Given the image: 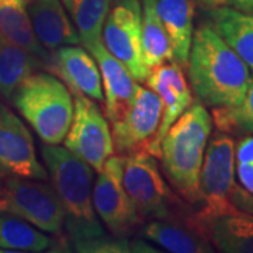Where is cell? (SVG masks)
Wrapping results in <instances>:
<instances>
[{"label": "cell", "mask_w": 253, "mask_h": 253, "mask_svg": "<svg viewBox=\"0 0 253 253\" xmlns=\"http://www.w3.org/2000/svg\"><path fill=\"white\" fill-rule=\"evenodd\" d=\"M63 144L97 172L113 155L114 142L110 124L93 99L75 94L72 124Z\"/></svg>", "instance_id": "cell-9"}, {"label": "cell", "mask_w": 253, "mask_h": 253, "mask_svg": "<svg viewBox=\"0 0 253 253\" xmlns=\"http://www.w3.org/2000/svg\"><path fill=\"white\" fill-rule=\"evenodd\" d=\"M236 173L245 190L253 194V136L242 139L235 149Z\"/></svg>", "instance_id": "cell-27"}, {"label": "cell", "mask_w": 253, "mask_h": 253, "mask_svg": "<svg viewBox=\"0 0 253 253\" xmlns=\"http://www.w3.org/2000/svg\"><path fill=\"white\" fill-rule=\"evenodd\" d=\"M14 106L45 144H62L73 118L71 90L49 73L30 75L13 94Z\"/></svg>", "instance_id": "cell-4"}, {"label": "cell", "mask_w": 253, "mask_h": 253, "mask_svg": "<svg viewBox=\"0 0 253 253\" xmlns=\"http://www.w3.org/2000/svg\"><path fill=\"white\" fill-rule=\"evenodd\" d=\"M81 37V44L103 38V27L110 11L111 0H62Z\"/></svg>", "instance_id": "cell-25"}, {"label": "cell", "mask_w": 253, "mask_h": 253, "mask_svg": "<svg viewBox=\"0 0 253 253\" xmlns=\"http://www.w3.org/2000/svg\"><path fill=\"white\" fill-rule=\"evenodd\" d=\"M1 40H4V38H3V37H1V34H0V41H1Z\"/></svg>", "instance_id": "cell-33"}, {"label": "cell", "mask_w": 253, "mask_h": 253, "mask_svg": "<svg viewBox=\"0 0 253 253\" xmlns=\"http://www.w3.org/2000/svg\"><path fill=\"white\" fill-rule=\"evenodd\" d=\"M142 54L148 72L162 63L174 61L170 41L155 9V0H144Z\"/></svg>", "instance_id": "cell-24"}, {"label": "cell", "mask_w": 253, "mask_h": 253, "mask_svg": "<svg viewBox=\"0 0 253 253\" xmlns=\"http://www.w3.org/2000/svg\"><path fill=\"white\" fill-rule=\"evenodd\" d=\"M41 154L61 200L65 226L73 246L106 235L93 206V168L66 146L45 144Z\"/></svg>", "instance_id": "cell-2"}, {"label": "cell", "mask_w": 253, "mask_h": 253, "mask_svg": "<svg viewBox=\"0 0 253 253\" xmlns=\"http://www.w3.org/2000/svg\"><path fill=\"white\" fill-rule=\"evenodd\" d=\"M51 239L21 218L0 212V252H44Z\"/></svg>", "instance_id": "cell-23"}, {"label": "cell", "mask_w": 253, "mask_h": 253, "mask_svg": "<svg viewBox=\"0 0 253 253\" xmlns=\"http://www.w3.org/2000/svg\"><path fill=\"white\" fill-rule=\"evenodd\" d=\"M84 48L99 63L100 75L104 83V110L113 124L124 116L135 99L138 84L126 68L106 48L103 38L86 44Z\"/></svg>", "instance_id": "cell-14"}, {"label": "cell", "mask_w": 253, "mask_h": 253, "mask_svg": "<svg viewBox=\"0 0 253 253\" xmlns=\"http://www.w3.org/2000/svg\"><path fill=\"white\" fill-rule=\"evenodd\" d=\"M142 235L156 245L174 253L212 252L206 236L190 225H180L166 219H154L144 226Z\"/></svg>", "instance_id": "cell-21"}, {"label": "cell", "mask_w": 253, "mask_h": 253, "mask_svg": "<svg viewBox=\"0 0 253 253\" xmlns=\"http://www.w3.org/2000/svg\"><path fill=\"white\" fill-rule=\"evenodd\" d=\"M194 1H197L203 7H207V9H215L226 3V0H194Z\"/></svg>", "instance_id": "cell-31"}, {"label": "cell", "mask_w": 253, "mask_h": 253, "mask_svg": "<svg viewBox=\"0 0 253 253\" xmlns=\"http://www.w3.org/2000/svg\"><path fill=\"white\" fill-rule=\"evenodd\" d=\"M27 7L34 34L45 49L81 44L79 33L59 0H30Z\"/></svg>", "instance_id": "cell-16"}, {"label": "cell", "mask_w": 253, "mask_h": 253, "mask_svg": "<svg viewBox=\"0 0 253 253\" xmlns=\"http://www.w3.org/2000/svg\"><path fill=\"white\" fill-rule=\"evenodd\" d=\"M41 63L36 55L24 48L10 42L0 41V93L4 97H13L20 84L33 75L34 69Z\"/></svg>", "instance_id": "cell-22"}, {"label": "cell", "mask_w": 253, "mask_h": 253, "mask_svg": "<svg viewBox=\"0 0 253 253\" xmlns=\"http://www.w3.org/2000/svg\"><path fill=\"white\" fill-rule=\"evenodd\" d=\"M212 118L200 101L191 104L168 129L161 144L163 170L183 199L199 203L200 172Z\"/></svg>", "instance_id": "cell-3"}, {"label": "cell", "mask_w": 253, "mask_h": 253, "mask_svg": "<svg viewBox=\"0 0 253 253\" xmlns=\"http://www.w3.org/2000/svg\"><path fill=\"white\" fill-rule=\"evenodd\" d=\"M103 42L135 82L146 79L149 72L142 54V10L139 0H116L103 27Z\"/></svg>", "instance_id": "cell-8"}, {"label": "cell", "mask_w": 253, "mask_h": 253, "mask_svg": "<svg viewBox=\"0 0 253 253\" xmlns=\"http://www.w3.org/2000/svg\"><path fill=\"white\" fill-rule=\"evenodd\" d=\"M124 156H110L93 187V206L113 235L126 236L142 222L123 184Z\"/></svg>", "instance_id": "cell-10"}, {"label": "cell", "mask_w": 253, "mask_h": 253, "mask_svg": "<svg viewBox=\"0 0 253 253\" xmlns=\"http://www.w3.org/2000/svg\"><path fill=\"white\" fill-rule=\"evenodd\" d=\"M210 16L214 30L253 71V13L219 6Z\"/></svg>", "instance_id": "cell-19"}, {"label": "cell", "mask_w": 253, "mask_h": 253, "mask_svg": "<svg viewBox=\"0 0 253 253\" xmlns=\"http://www.w3.org/2000/svg\"><path fill=\"white\" fill-rule=\"evenodd\" d=\"M123 184L142 218L172 217L176 197L163 179L154 155L139 149L124 156Z\"/></svg>", "instance_id": "cell-7"}, {"label": "cell", "mask_w": 253, "mask_h": 253, "mask_svg": "<svg viewBox=\"0 0 253 253\" xmlns=\"http://www.w3.org/2000/svg\"><path fill=\"white\" fill-rule=\"evenodd\" d=\"M186 68L193 91L210 107L239 104L252 82L249 66L207 24L194 31Z\"/></svg>", "instance_id": "cell-1"}, {"label": "cell", "mask_w": 253, "mask_h": 253, "mask_svg": "<svg viewBox=\"0 0 253 253\" xmlns=\"http://www.w3.org/2000/svg\"><path fill=\"white\" fill-rule=\"evenodd\" d=\"M155 9L170 41L174 62L186 68L194 36V0H155Z\"/></svg>", "instance_id": "cell-17"}, {"label": "cell", "mask_w": 253, "mask_h": 253, "mask_svg": "<svg viewBox=\"0 0 253 253\" xmlns=\"http://www.w3.org/2000/svg\"><path fill=\"white\" fill-rule=\"evenodd\" d=\"M27 0H0V34L4 40L48 62V49L37 40L28 14Z\"/></svg>", "instance_id": "cell-18"}, {"label": "cell", "mask_w": 253, "mask_h": 253, "mask_svg": "<svg viewBox=\"0 0 253 253\" xmlns=\"http://www.w3.org/2000/svg\"><path fill=\"white\" fill-rule=\"evenodd\" d=\"M208 241L226 253H253V215L246 212L222 215L204 226Z\"/></svg>", "instance_id": "cell-20"}, {"label": "cell", "mask_w": 253, "mask_h": 253, "mask_svg": "<svg viewBox=\"0 0 253 253\" xmlns=\"http://www.w3.org/2000/svg\"><path fill=\"white\" fill-rule=\"evenodd\" d=\"M212 120L219 131L253 134V78L242 101L231 107H214Z\"/></svg>", "instance_id": "cell-26"}, {"label": "cell", "mask_w": 253, "mask_h": 253, "mask_svg": "<svg viewBox=\"0 0 253 253\" xmlns=\"http://www.w3.org/2000/svg\"><path fill=\"white\" fill-rule=\"evenodd\" d=\"M48 66L62 78L73 94H83L97 101H104L99 65L86 49L76 45L61 46L49 56Z\"/></svg>", "instance_id": "cell-15"}, {"label": "cell", "mask_w": 253, "mask_h": 253, "mask_svg": "<svg viewBox=\"0 0 253 253\" xmlns=\"http://www.w3.org/2000/svg\"><path fill=\"white\" fill-rule=\"evenodd\" d=\"M3 186V174H1V170H0V189Z\"/></svg>", "instance_id": "cell-32"}, {"label": "cell", "mask_w": 253, "mask_h": 253, "mask_svg": "<svg viewBox=\"0 0 253 253\" xmlns=\"http://www.w3.org/2000/svg\"><path fill=\"white\" fill-rule=\"evenodd\" d=\"M76 252L84 253H124L131 252V244L126 239V236L106 235L97 238L94 241H89L84 244L75 246Z\"/></svg>", "instance_id": "cell-28"}, {"label": "cell", "mask_w": 253, "mask_h": 253, "mask_svg": "<svg viewBox=\"0 0 253 253\" xmlns=\"http://www.w3.org/2000/svg\"><path fill=\"white\" fill-rule=\"evenodd\" d=\"M231 201L239 211L253 215V194L249 193L248 190L235 184L232 193H231Z\"/></svg>", "instance_id": "cell-29"}, {"label": "cell", "mask_w": 253, "mask_h": 253, "mask_svg": "<svg viewBox=\"0 0 253 253\" xmlns=\"http://www.w3.org/2000/svg\"><path fill=\"white\" fill-rule=\"evenodd\" d=\"M234 177L235 144L231 136L218 132L204 155L199 187V201L203 203V207L189 219L191 228L203 234L204 226L212 219L242 212L231 201V193L235 186Z\"/></svg>", "instance_id": "cell-5"}, {"label": "cell", "mask_w": 253, "mask_h": 253, "mask_svg": "<svg viewBox=\"0 0 253 253\" xmlns=\"http://www.w3.org/2000/svg\"><path fill=\"white\" fill-rule=\"evenodd\" d=\"M146 84L161 97L162 101V118L158 132L146 145L145 151L161 158V144L168 129L193 104V94L190 90L181 66L174 61L162 63L149 71L146 76Z\"/></svg>", "instance_id": "cell-12"}, {"label": "cell", "mask_w": 253, "mask_h": 253, "mask_svg": "<svg viewBox=\"0 0 253 253\" xmlns=\"http://www.w3.org/2000/svg\"><path fill=\"white\" fill-rule=\"evenodd\" d=\"M234 9L245 13H253V0H226Z\"/></svg>", "instance_id": "cell-30"}, {"label": "cell", "mask_w": 253, "mask_h": 253, "mask_svg": "<svg viewBox=\"0 0 253 253\" xmlns=\"http://www.w3.org/2000/svg\"><path fill=\"white\" fill-rule=\"evenodd\" d=\"M0 212L27 221L48 234H61L65 225L62 204L54 187L45 183L11 177L0 189Z\"/></svg>", "instance_id": "cell-6"}, {"label": "cell", "mask_w": 253, "mask_h": 253, "mask_svg": "<svg viewBox=\"0 0 253 253\" xmlns=\"http://www.w3.org/2000/svg\"><path fill=\"white\" fill-rule=\"evenodd\" d=\"M0 169L14 176L46 180L37 159L34 139L23 121L0 103Z\"/></svg>", "instance_id": "cell-13"}, {"label": "cell", "mask_w": 253, "mask_h": 253, "mask_svg": "<svg viewBox=\"0 0 253 253\" xmlns=\"http://www.w3.org/2000/svg\"><path fill=\"white\" fill-rule=\"evenodd\" d=\"M162 118V101L154 90L138 86L124 116L113 123V142L118 154H132L151 142Z\"/></svg>", "instance_id": "cell-11"}]
</instances>
